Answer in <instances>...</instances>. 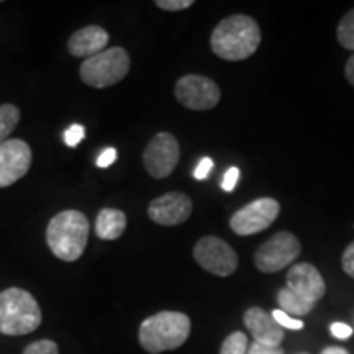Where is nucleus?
Wrapping results in <instances>:
<instances>
[{
  "instance_id": "obj_27",
  "label": "nucleus",
  "mask_w": 354,
  "mask_h": 354,
  "mask_svg": "<svg viewBox=\"0 0 354 354\" xmlns=\"http://www.w3.org/2000/svg\"><path fill=\"white\" fill-rule=\"evenodd\" d=\"M342 263H343L344 272H346L348 276L354 277V241L346 248V250H344Z\"/></svg>"
},
{
  "instance_id": "obj_8",
  "label": "nucleus",
  "mask_w": 354,
  "mask_h": 354,
  "mask_svg": "<svg viewBox=\"0 0 354 354\" xmlns=\"http://www.w3.org/2000/svg\"><path fill=\"white\" fill-rule=\"evenodd\" d=\"M194 258L207 272L227 277L236 271L238 256L227 241L216 236H203L194 246Z\"/></svg>"
},
{
  "instance_id": "obj_7",
  "label": "nucleus",
  "mask_w": 354,
  "mask_h": 354,
  "mask_svg": "<svg viewBox=\"0 0 354 354\" xmlns=\"http://www.w3.org/2000/svg\"><path fill=\"white\" fill-rule=\"evenodd\" d=\"M176 99L185 109L202 112L216 107L220 102V87L205 76L187 74L176 84Z\"/></svg>"
},
{
  "instance_id": "obj_17",
  "label": "nucleus",
  "mask_w": 354,
  "mask_h": 354,
  "mask_svg": "<svg viewBox=\"0 0 354 354\" xmlns=\"http://www.w3.org/2000/svg\"><path fill=\"white\" fill-rule=\"evenodd\" d=\"M277 302L282 312H286L287 315H295V317L308 315V313L312 312V308L315 307V304L299 297L297 294H294V292L287 289V287L286 289L279 290Z\"/></svg>"
},
{
  "instance_id": "obj_25",
  "label": "nucleus",
  "mask_w": 354,
  "mask_h": 354,
  "mask_svg": "<svg viewBox=\"0 0 354 354\" xmlns=\"http://www.w3.org/2000/svg\"><path fill=\"white\" fill-rule=\"evenodd\" d=\"M238 179H240V169L234 166L230 167L227 174L223 177V180H221V187H223V190H227V192H232V190L236 187Z\"/></svg>"
},
{
  "instance_id": "obj_12",
  "label": "nucleus",
  "mask_w": 354,
  "mask_h": 354,
  "mask_svg": "<svg viewBox=\"0 0 354 354\" xmlns=\"http://www.w3.org/2000/svg\"><path fill=\"white\" fill-rule=\"evenodd\" d=\"M192 201L183 192H169L154 198L148 207V216L154 223L174 227L189 220L192 214Z\"/></svg>"
},
{
  "instance_id": "obj_20",
  "label": "nucleus",
  "mask_w": 354,
  "mask_h": 354,
  "mask_svg": "<svg viewBox=\"0 0 354 354\" xmlns=\"http://www.w3.org/2000/svg\"><path fill=\"white\" fill-rule=\"evenodd\" d=\"M246 335L241 333V331H236V333H232L227 339H225L223 344H221L220 354H246Z\"/></svg>"
},
{
  "instance_id": "obj_30",
  "label": "nucleus",
  "mask_w": 354,
  "mask_h": 354,
  "mask_svg": "<svg viewBox=\"0 0 354 354\" xmlns=\"http://www.w3.org/2000/svg\"><path fill=\"white\" fill-rule=\"evenodd\" d=\"M115 159H117V149L107 148L105 151H102L99 159H97V166H99V167H109V166L113 165Z\"/></svg>"
},
{
  "instance_id": "obj_29",
  "label": "nucleus",
  "mask_w": 354,
  "mask_h": 354,
  "mask_svg": "<svg viewBox=\"0 0 354 354\" xmlns=\"http://www.w3.org/2000/svg\"><path fill=\"white\" fill-rule=\"evenodd\" d=\"M248 354H284L279 346H266V344H261V343H253L250 346V351Z\"/></svg>"
},
{
  "instance_id": "obj_9",
  "label": "nucleus",
  "mask_w": 354,
  "mask_h": 354,
  "mask_svg": "<svg viewBox=\"0 0 354 354\" xmlns=\"http://www.w3.org/2000/svg\"><path fill=\"white\" fill-rule=\"evenodd\" d=\"M281 205L274 198L264 197L248 203L232 216L230 227L240 236H250L263 232L276 221Z\"/></svg>"
},
{
  "instance_id": "obj_16",
  "label": "nucleus",
  "mask_w": 354,
  "mask_h": 354,
  "mask_svg": "<svg viewBox=\"0 0 354 354\" xmlns=\"http://www.w3.org/2000/svg\"><path fill=\"white\" fill-rule=\"evenodd\" d=\"M127 230V215L118 209H102L95 220V233L100 240H118Z\"/></svg>"
},
{
  "instance_id": "obj_21",
  "label": "nucleus",
  "mask_w": 354,
  "mask_h": 354,
  "mask_svg": "<svg viewBox=\"0 0 354 354\" xmlns=\"http://www.w3.org/2000/svg\"><path fill=\"white\" fill-rule=\"evenodd\" d=\"M24 354H59L57 344L51 339H39L25 348Z\"/></svg>"
},
{
  "instance_id": "obj_19",
  "label": "nucleus",
  "mask_w": 354,
  "mask_h": 354,
  "mask_svg": "<svg viewBox=\"0 0 354 354\" xmlns=\"http://www.w3.org/2000/svg\"><path fill=\"white\" fill-rule=\"evenodd\" d=\"M336 38H338L343 48L354 51V8L339 20L338 30H336Z\"/></svg>"
},
{
  "instance_id": "obj_28",
  "label": "nucleus",
  "mask_w": 354,
  "mask_h": 354,
  "mask_svg": "<svg viewBox=\"0 0 354 354\" xmlns=\"http://www.w3.org/2000/svg\"><path fill=\"white\" fill-rule=\"evenodd\" d=\"M331 333H333L335 338H339V339H348L349 336L353 335V328L346 323H342V322H336L331 325Z\"/></svg>"
},
{
  "instance_id": "obj_4",
  "label": "nucleus",
  "mask_w": 354,
  "mask_h": 354,
  "mask_svg": "<svg viewBox=\"0 0 354 354\" xmlns=\"http://www.w3.org/2000/svg\"><path fill=\"white\" fill-rule=\"evenodd\" d=\"M41 325V308L30 292L19 287L0 292V333L21 336Z\"/></svg>"
},
{
  "instance_id": "obj_32",
  "label": "nucleus",
  "mask_w": 354,
  "mask_h": 354,
  "mask_svg": "<svg viewBox=\"0 0 354 354\" xmlns=\"http://www.w3.org/2000/svg\"><path fill=\"white\" fill-rule=\"evenodd\" d=\"M322 354H349L346 349H343V348H338V346H330V348H326V349H323V353Z\"/></svg>"
},
{
  "instance_id": "obj_5",
  "label": "nucleus",
  "mask_w": 354,
  "mask_h": 354,
  "mask_svg": "<svg viewBox=\"0 0 354 354\" xmlns=\"http://www.w3.org/2000/svg\"><path fill=\"white\" fill-rule=\"evenodd\" d=\"M130 56L120 46L109 48L99 55L84 59L79 69L82 82L88 87L105 88L115 86L130 73Z\"/></svg>"
},
{
  "instance_id": "obj_10",
  "label": "nucleus",
  "mask_w": 354,
  "mask_h": 354,
  "mask_svg": "<svg viewBox=\"0 0 354 354\" xmlns=\"http://www.w3.org/2000/svg\"><path fill=\"white\" fill-rule=\"evenodd\" d=\"M180 158V146L171 133H158L153 136L143 153L146 171L154 179H165L176 169Z\"/></svg>"
},
{
  "instance_id": "obj_2",
  "label": "nucleus",
  "mask_w": 354,
  "mask_h": 354,
  "mask_svg": "<svg viewBox=\"0 0 354 354\" xmlns=\"http://www.w3.org/2000/svg\"><path fill=\"white\" fill-rule=\"evenodd\" d=\"M88 240V220L79 210H64L53 216L46 228V243L57 259L74 263L84 254Z\"/></svg>"
},
{
  "instance_id": "obj_1",
  "label": "nucleus",
  "mask_w": 354,
  "mask_h": 354,
  "mask_svg": "<svg viewBox=\"0 0 354 354\" xmlns=\"http://www.w3.org/2000/svg\"><path fill=\"white\" fill-rule=\"evenodd\" d=\"M261 44V28L246 15L227 17L215 26L210 38L214 53L225 61H243L253 56Z\"/></svg>"
},
{
  "instance_id": "obj_14",
  "label": "nucleus",
  "mask_w": 354,
  "mask_h": 354,
  "mask_svg": "<svg viewBox=\"0 0 354 354\" xmlns=\"http://www.w3.org/2000/svg\"><path fill=\"white\" fill-rule=\"evenodd\" d=\"M245 325L254 336L256 343L266 344V346H279L284 339V330L277 325L272 315L258 307L246 310Z\"/></svg>"
},
{
  "instance_id": "obj_31",
  "label": "nucleus",
  "mask_w": 354,
  "mask_h": 354,
  "mask_svg": "<svg viewBox=\"0 0 354 354\" xmlns=\"http://www.w3.org/2000/svg\"><path fill=\"white\" fill-rule=\"evenodd\" d=\"M344 71H346V79L349 81V84L354 86V55L348 59L346 68H344Z\"/></svg>"
},
{
  "instance_id": "obj_11",
  "label": "nucleus",
  "mask_w": 354,
  "mask_h": 354,
  "mask_svg": "<svg viewBox=\"0 0 354 354\" xmlns=\"http://www.w3.org/2000/svg\"><path fill=\"white\" fill-rule=\"evenodd\" d=\"M32 148L24 140H7L0 145V189L19 183L32 166Z\"/></svg>"
},
{
  "instance_id": "obj_6",
  "label": "nucleus",
  "mask_w": 354,
  "mask_h": 354,
  "mask_svg": "<svg viewBox=\"0 0 354 354\" xmlns=\"http://www.w3.org/2000/svg\"><path fill=\"white\" fill-rule=\"evenodd\" d=\"M302 251L299 238L289 232H279L259 246L254 264L261 272H277L294 261Z\"/></svg>"
},
{
  "instance_id": "obj_26",
  "label": "nucleus",
  "mask_w": 354,
  "mask_h": 354,
  "mask_svg": "<svg viewBox=\"0 0 354 354\" xmlns=\"http://www.w3.org/2000/svg\"><path fill=\"white\" fill-rule=\"evenodd\" d=\"M214 169V161H212L210 158H203L201 162H198V166L196 167V171H194V177L198 180H203L209 177V174Z\"/></svg>"
},
{
  "instance_id": "obj_3",
  "label": "nucleus",
  "mask_w": 354,
  "mask_h": 354,
  "mask_svg": "<svg viewBox=\"0 0 354 354\" xmlns=\"http://www.w3.org/2000/svg\"><path fill=\"white\" fill-rule=\"evenodd\" d=\"M190 318L183 312H159L140 326V344L151 354L172 351L187 342Z\"/></svg>"
},
{
  "instance_id": "obj_15",
  "label": "nucleus",
  "mask_w": 354,
  "mask_h": 354,
  "mask_svg": "<svg viewBox=\"0 0 354 354\" xmlns=\"http://www.w3.org/2000/svg\"><path fill=\"white\" fill-rule=\"evenodd\" d=\"M109 33L102 26L88 25L86 28L77 30L68 41V51L74 57H88L105 51L109 44Z\"/></svg>"
},
{
  "instance_id": "obj_13",
  "label": "nucleus",
  "mask_w": 354,
  "mask_h": 354,
  "mask_svg": "<svg viewBox=\"0 0 354 354\" xmlns=\"http://www.w3.org/2000/svg\"><path fill=\"white\" fill-rule=\"evenodd\" d=\"M287 289L308 302L317 304L325 295V281L315 266L302 263L295 264L287 274Z\"/></svg>"
},
{
  "instance_id": "obj_22",
  "label": "nucleus",
  "mask_w": 354,
  "mask_h": 354,
  "mask_svg": "<svg viewBox=\"0 0 354 354\" xmlns=\"http://www.w3.org/2000/svg\"><path fill=\"white\" fill-rule=\"evenodd\" d=\"M272 318L277 322V325L281 328H289V330H302L304 323L297 320V318H292L290 315H287L286 312L282 310H274L272 312Z\"/></svg>"
},
{
  "instance_id": "obj_23",
  "label": "nucleus",
  "mask_w": 354,
  "mask_h": 354,
  "mask_svg": "<svg viewBox=\"0 0 354 354\" xmlns=\"http://www.w3.org/2000/svg\"><path fill=\"white\" fill-rule=\"evenodd\" d=\"M84 136H86L84 127L79 125V123H74V125H71L68 130L64 131V143L71 146V148H76V146L84 140Z\"/></svg>"
},
{
  "instance_id": "obj_18",
  "label": "nucleus",
  "mask_w": 354,
  "mask_h": 354,
  "mask_svg": "<svg viewBox=\"0 0 354 354\" xmlns=\"http://www.w3.org/2000/svg\"><path fill=\"white\" fill-rule=\"evenodd\" d=\"M20 122V109L13 104L0 105V145L6 143Z\"/></svg>"
},
{
  "instance_id": "obj_24",
  "label": "nucleus",
  "mask_w": 354,
  "mask_h": 354,
  "mask_svg": "<svg viewBox=\"0 0 354 354\" xmlns=\"http://www.w3.org/2000/svg\"><path fill=\"white\" fill-rule=\"evenodd\" d=\"M192 6L194 0H158L156 2V7L166 12H180Z\"/></svg>"
}]
</instances>
